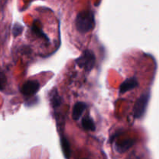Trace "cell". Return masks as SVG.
<instances>
[{
	"mask_svg": "<svg viewBox=\"0 0 159 159\" xmlns=\"http://www.w3.org/2000/svg\"><path fill=\"white\" fill-rule=\"evenodd\" d=\"M40 89V83L37 80H29L25 82L20 89L22 94L26 96H33Z\"/></svg>",
	"mask_w": 159,
	"mask_h": 159,
	"instance_id": "cell-4",
	"label": "cell"
},
{
	"mask_svg": "<svg viewBox=\"0 0 159 159\" xmlns=\"http://www.w3.org/2000/svg\"><path fill=\"white\" fill-rule=\"evenodd\" d=\"M87 109V104L83 102H78L74 105L73 109L72 116L74 120H78L81 117L82 114Z\"/></svg>",
	"mask_w": 159,
	"mask_h": 159,
	"instance_id": "cell-7",
	"label": "cell"
},
{
	"mask_svg": "<svg viewBox=\"0 0 159 159\" xmlns=\"http://www.w3.org/2000/svg\"><path fill=\"white\" fill-rule=\"evenodd\" d=\"M150 94L148 92L143 93L138 99L136 101L133 109L134 116L136 118H140L143 116L147 110L148 101H149Z\"/></svg>",
	"mask_w": 159,
	"mask_h": 159,
	"instance_id": "cell-3",
	"label": "cell"
},
{
	"mask_svg": "<svg viewBox=\"0 0 159 159\" xmlns=\"http://www.w3.org/2000/svg\"><path fill=\"white\" fill-rule=\"evenodd\" d=\"M22 31H23V26L20 24H19V23H16L13 26V29H12V34H13V35L15 37L19 36L21 34Z\"/></svg>",
	"mask_w": 159,
	"mask_h": 159,
	"instance_id": "cell-12",
	"label": "cell"
},
{
	"mask_svg": "<svg viewBox=\"0 0 159 159\" xmlns=\"http://www.w3.org/2000/svg\"><path fill=\"white\" fill-rule=\"evenodd\" d=\"M138 85V81L135 77L129 78L125 80L123 83L121 84L119 88L120 93H126L128 91L133 89Z\"/></svg>",
	"mask_w": 159,
	"mask_h": 159,
	"instance_id": "cell-5",
	"label": "cell"
},
{
	"mask_svg": "<svg viewBox=\"0 0 159 159\" xmlns=\"http://www.w3.org/2000/svg\"><path fill=\"white\" fill-rule=\"evenodd\" d=\"M6 76L5 75L4 71L0 68V91L3 90L6 85Z\"/></svg>",
	"mask_w": 159,
	"mask_h": 159,
	"instance_id": "cell-11",
	"label": "cell"
},
{
	"mask_svg": "<svg viewBox=\"0 0 159 159\" xmlns=\"http://www.w3.org/2000/svg\"><path fill=\"white\" fill-rule=\"evenodd\" d=\"M61 146H62V150L64 154V156H65V158H70V155H71L70 145L68 140H67L65 137H62V138H61Z\"/></svg>",
	"mask_w": 159,
	"mask_h": 159,
	"instance_id": "cell-10",
	"label": "cell"
},
{
	"mask_svg": "<svg viewBox=\"0 0 159 159\" xmlns=\"http://www.w3.org/2000/svg\"><path fill=\"white\" fill-rule=\"evenodd\" d=\"M82 127H84V130H95V124L93 120L89 116H85L82 120Z\"/></svg>",
	"mask_w": 159,
	"mask_h": 159,
	"instance_id": "cell-9",
	"label": "cell"
},
{
	"mask_svg": "<svg viewBox=\"0 0 159 159\" xmlns=\"http://www.w3.org/2000/svg\"><path fill=\"white\" fill-rule=\"evenodd\" d=\"M75 24L77 30L81 34L89 32L95 26L94 15L90 10L81 11L76 16Z\"/></svg>",
	"mask_w": 159,
	"mask_h": 159,
	"instance_id": "cell-1",
	"label": "cell"
},
{
	"mask_svg": "<svg viewBox=\"0 0 159 159\" xmlns=\"http://www.w3.org/2000/svg\"><path fill=\"white\" fill-rule=\"evenodd\" d=\"M134 144H135V141L132 139H128L123 141H120V142H118L115 144V151L120 154L124 153L126 151L129 150Z\"/></svg>",
	"mask_w": 159,
	"mask_h": 159,
	"instance_id": "cell-6",
	"label": "cell"
},
{
	"mask_svg": "<svg viewBox=\"0 0 159 159\" xmlns=\"http://www.w3.org/2000/svg\"><path fill=\"white\" fill-rule=\"evenodd\" d=\"M50 96V102H51V105L54 109H57L62 104V98L59 96L58 94L57 90L55 89L54 90H51V93L49 94Z\"/></svg>",
	"mask_w": 159,
	"mask_h": 159,
	"instance_id": "cell-8",
	"label": "cell"
},
{
	"mask_svg": "<svg viewBox=\"0 0 159 159\" xmlns=\"http://www.w3.org/2000/svg\"><path fill=\"white\" fill-rule=\"evenodd\" d=\"M95 61L96 58L93 51L86 50L78 58L76 59L75 62L77 64L80 68H84L87 71H90L94 66Z\"/></svg>",
	"mask_w": 159,
	"mask_h": 159,
	"instance_id": "cell-2",
	"label": "cell"
}]
</instances>
